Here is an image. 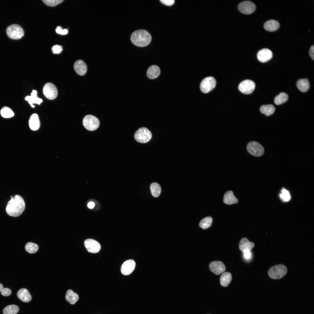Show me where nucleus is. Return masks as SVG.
Masks as SVG:
<instances>
[{"mask_svg":"<svg viewBox=\"0 0 314 314\" xmlns=\"http://www.w3.org/2000/svg\"><path fill=\"white\" fill-rule=\"evenodd\" d=\"M1 116L5 118H10L14 116V114L13 111L7 107H4L1 110Z\"/></svg>","mask_w":314,"mask_h":314,"instance_id":"2f4dec72","label":"nucleus"},{"mask_svg":"<svg viewBox=\"0 0 314 314\" xmlns=\"http://www.w3.org/2000/svg\"><path fill=\"white\" fill-rule=\"evenodd\" d=\"M244 256L245 258L247 260H249L251 258V253L250 250H246L243 252Z\"/></svg>","mask_w":314,"mask_h":314,"instance_id":"ea45409f","label":"nucleus"},{"mask_svg":"<svg viewBox=\"0 0 314 314\" xmlns=\"http://www.w3.org/2000/svg\"><path fill=\"white\" fill-rule=\"evenodd\" d=\"M135 266V261L129 259L125 261L122 264L121 268L122 274L125 275L131 274L134 270Z\"/></svg>","mask_w":314,"mask_h":314,"instance_id":"4468645a","label":"nucleus"},{"mask_svg":"<svg viewBox=\"0 0 314 314\" xmlns=\"http://www.w3.org/2000/svg\"><path fill=\"white\" fill-rule=\"evenodd\" d=\"M13 197V196H10V198H12Z\"/></svg>","mask_w":314,"mask_h":314,"instance_id":"c03bdc74","label":"nucleus"},{"mask_svg":"<svg viewBox=\"0 0 314 314\" xmlns=\"http://www.w3.org/2000/svg\"><path fill=\"white\" fill-rule=\"evenodd\" d=\"M309 55L311 58L314 60V46L313 45L310 48L309 51Z\"/></svg>","mask_w":314,"mask_h":314,"instance_id":"a19ab883","label":"nucleus"},{"mask_svg":"<svg viewBox=\"0 0 314 314\" xmlns=\"http://www.w3.org/2000/svg\"><path fill=\"white\" fill-rule=\"evenodd\" d=\"M212 222L213 219L211 217H207L201 220L199 224V226L203 229H206L211 226Z\"/></svg>","mask_w":314,"mask_h":314,"instance_id":"7c9ffc66","label":"nucleus"},{"mask_svg":"<svg viewBox=\"0 0 314 314\" xmlns=\"http://www.w3.org/2000/svg\"><path fill=\"white\" fill-rule=\"evenodd\" d=\"M280 24L276 20L271 19L266 21L264 24V27L267 31L270 32L277 30L279 28Z\"/></svg>","mask_w":314,"mask_h":314,"instance_id":"4be33fe9","label":"nucleus"},{"mask_svg":"<svg viewBox=\"0 0 314 314\" xmlns=\"http://www.w3.org/2000/svg\"><path fill=\"white\" fill-rule=\"evenodd\" d=\"M38 246L34 243L28 242L25 246V249L28 253H34L37 252L38 249Z\"/></svg>","mask_w":314,"mask_h":314,"instance_id":"473e14b6","label":"nucleus"},{"mask_svg":"<svg viewBox=\"0 0 314 314\" xmlns=\"http://www.w3.org/2000/svg\"><path fill=\"white\" fill-rule=\"evenodd\" d=\"M160 1L163 4L168 6L173 5L174 2V0H160Z\"/></svg>","mask_w":314,"mask_h":314,"instance_id":"58836bf2","label":"nucleus"},{"mask_svg":"<svg viewBox=\"0 0 314 314\" xmlns=\"http://www.w3.org/2000/svg\"><path fill=\"white\" fill-rule=\"evenodd\" d=\"M6 33L10 38L13 40L20 39L24 35L23 28L17 24H13L8 26L6 29Z\"/></svg>","mask_w":314,"mask_h":314,"instance_id":"7ed1b4c3","label":"nucleus"},{"mask_svg":"<svg viewBox=\"0 0 314 314\" xmlns=\"http://www.w3.org/2000/svg\"><path fill=\"white\" fill-rule=\"evenodd\" d=\"M65 299L69 303L74 304L78 301L79 297L78 295L72 290H68L66 294Z\"/></svg>","mask_w":314,"mask_h":314,"instance_id":"a878e982","label":"nucleus"},{"mask_svg":"<svg viewBox=\"0 0 314 314\" xmlns=\"http://www.w3.org/2000/svg\"><path fill=\"white\" fill-rule=\"evenodd\" d=\"M288 98L287 94L283 92H281L275 97L274 103L277 105H281L286 101Z\"/></svg>","mask_w":314,"mask_h":314,"instance_id":"cd10ccee","label":"nucleus"},{"mask_svg":"<svg viewBox=\"0 0 314 314\" xmlns=\"http://www.w3.org/2000/svg\"><path fill=\"white\" fill-rule=\"evenodd\" d=\"M74 67L76 72L80 76H83L87 71V66L85 62L81 60H76L74 63Z\"/></svg>","mask_w":314,"mask_h":314,"instance_id":"dca6fc26","label":"nucleus"},{"mask_svg":"<svg viewBox=\"0 0 314 314\" xmlns=\"http://www.w3.org/2000/svg\"><path fill=\"white\" fill-rule=\"evenodd\" d=\"M25 203L22 197L16 195L13 197L8 202L6 211L10 216L16 217L19 216L24 210Z\"/></svg>","mask_w":314,"mask_h":314,"instance_id":"f257e3e1","label":"nucleus"},{"mask_svg":"<svg viewBox=\"0 0 314 314\" xmlns=\"http://www.w3.org/2000/svg\"><path fill=\"white\" fill-rule=\"evenodd\" d=\"M19 307L15 305H8L3 309V314H16L19 311Z\"/></svg>","mask_w":314,"mask_h":314,"instance_id":"c756f323","label":"nucleus"},{"mask_svg":"<svg viewBox=\"0 0 314 314\" xmlns=\"http://www.w3.org/2000/svg\"><path fill=\"white\" fill-rule=\"evenodd\" d=\"M56 31L57 33L62 35H66L67 34L68 32L67 29H63L62 27L59 26L57 27L56 29Z\"/></svg>","mask_w":314,"mask_h":314,"instance_id":"e433bc0d","label":"nucleus"},{"mask_svg":"<svg viewBox=\"0 0 314 314\" xmlns=\"http://www.w3.org/2000/svg\"><path fill=\"white\" fill-rule=\"evenodd\" d=\"M30 129L33 131L39 129L40 126V122L38 115L36 113L32 114L30 116L28 121Z\"/></svg>","mask_w":314,"mask_h":314,"instance_id":"f3484780","label":"nucleus"},{"mask_svg":"<svg viewBox=\"0 0 314 314\" xmlns=\"http://www.w3.org/2000/svg\"><path fill=\"white\" fill-rule=\"evenodd\" d=\"M11 293V290L8 288H3L1 291V295L5 296H7L10 295Z\"/></svg>","mask_w":314,"mask_h":314,"instance_id":"4c0bfd02","label":"nucleus"},{"mask_svg":"<svg viewBox=\"0 0 314 314\" xmlns=\"http://www.w3.org/2000/svg\"><path fill=\"white\" fill-rule=\"evenodd\" d=\"M280 197L281 199L285 201H288L290 199V196L289 192L284 188L282 190L281 193L280 194Z\"/></svg>","mask_w":314,"mask_h":314,"instance_id":"72a5a7b5","label":"nucleus"},{"mask_svg":"<svg viewBox=\"0 0 314 314\" xmlns=\"http://www.w3.org/2000/svg\"><path fill=\"white\" fill-rule=\"evenodd\" d=\"M150 188L153 197H157L159 196L161 192V188L159 184L156 182H154L151 184Z\"/></svg>","mask_w":314,"mask_h":314,"instance_id":"c85d7f7f","label":"nucleus"},{"mask_svg":"<svg viewBox=\"0 0 314 314\" xmlns=\"http://www.w3.org/2000/svg\"><path fill=\"white\" fill-rule=\"evenodd\" d=\"M209 268L211 271L217 275L224 273L226 270L223 263L219 261H214L209 264Z\"/></svg>","mask_w":314,"mask_h":314,"instance_id":"ddd939ff","label":"nucleus"},{"mask_svg":"<svg viewBox=\"0 0 314 314\" xmlns=\"http://www.w3.org/2000/svg\"><path fill=\"white\" fill-rule=\"evenodd\" d=\"M273 53L270 49L264 48L258 52L257 57L258 60L262 63H265L270 60L272 57Z\"/></svg>","mask_w":314,"mask_h":314,"instance_id":"2eb2a0df","label":"nucleus"},{"mask_svg":"<svg viewBox=\"0 0 314 314\" xmlns=\"http://www.w3.org/2000/svg\"><path fill=\"white\" fill-rule=\"evenodd\" d=\"M232 277L231 274L228 272H224L220 277V283L223 287H226L228 286L232 280Z\"/></svg>","mask_w":314,"mask_h":314,"instance_id":"393cba45","label":"nucleus"},{"mask_svg":"<svg viewBox=\"0 0 314 314\" xmlns=\"http://www.w3.org/2000/svg\"><path fill=\"white\" fill-rule=\"evenodd\" d=\"M84 246L88 252L96 253L101 249L100 244L96 240L92 239H86L84 242Z\"/></svg>","mask_w":314,"mask_h":314,"instance_id":"f8f14e48","label":"nucleus"},{"mask_svg":"<svg viewBox=\"0 0 314 314\" xmlns=\"http://www.w3.org/2000/svg\"><path fill=\"white\" fill-rule=\"evenodd\" d=\"M247 149L249 154L256 156H261L264 152L263 147L259 143L256 141H251L248 143Z\"/></svg>","mask_w":314,"mask_h":314,"instance_id":"6e6552de","label":"nucleus"},{"mask_svg":"<svg viewBox=\"0 0 314 314\" xmlns=\"http://www.w3.org/2000/svg\"><path fill=\"white\" fill-rule=\"evenodd\" d=\"M51 50L53 53L58 54L61 53L63 50V48L61 46L55 45L52 47Z\"/></svg>","mask_w":314,"mask_h":314,"instance_id":"c9c22d12","label":"nucleus"},{"mask_svg":"<svg viewBox=\"0 0 314 314\" xmlns=\"http://www.w3.org/2000/svg\"><path fill=\"white\" fill-rule=\"evenodd\" d=\"M297 86L300 91L303 92H305L308 90L309 88V81L307 79H300L297 81Z\"/></svg>","mask_w":314,"mask_h":314,"instance_id":"b1692460","label":"nucleus"},{"mask_svg":"<svg viewBox=\"0 0 314 314\" xmlns=\"http://www.w3.org/2000/svg\"><path fill=\"white\" fill-rule=\"evenodd\" d=\"M82 123L85 129L91 131L97 129L100 125L99 119L95 116L90 115H86L83 119Z\"/></svg>","mask_w":314,"mask_h":314,"instance_id":"423d86ee","label":"nucleus"},{"mask_svg":"<svg viewBox=\"0 0 314 314\" xmlns=\"http://www.w3.org/2000/svg\"><path fill=\"white\" fill-rule=\"evenodd\" d=\"M260 111L262 114L266 116H269L274 113L275 111V108L274 106L272 104L263 105L261 107Z\"/></svg>","mask_w":314,"mask_h":314,"instance_id":"bb28decb","label":"nucleus"},{"mask_svg":"<svg viewBox=\"0 0 314 314\" xmlns=\"http://www.w3.org/2000/svg\"><path fill=\"white\" fill-rule=\"evenodd\" d=\"M43 92L45 97L49 100L56 98L58 94L56 87L51 83H48L45 84L43 89Z\"/></svg>","mask_w":314,"mask_h":314,"instance_id":"1a4fd4ad","label":"nucleus"},{"mask_svg":"<svg viewBox=\"0 0 314 314\" xmlns=\"http://www.w3.org/2000/svg\"><path fill=\"white\" fill-rule=\"evenodd\" d=\"M216 84V81L213 77L210 76L206 77L201 83L200 90L204 93H208L215 88Z\"/></svg>","mask_w":314,"mask_h":314,"instance_id":"0eeeda50","label":"nucleus"},{"mask_svg":"<svg viewBox=\"0 0 314 314\" xmlns=\"http://www.w3.org/2000/svg\"><path fill=\"white\" fill-rule=\"evenodd\" d=\"M254 246V243L250 242L246 238H242L239 242V248L240 250L243 252L246 250H251Z\"/></svg>","mask_w":314,"mask_h":314,"instance_id":"aec40b11","label":"nucleus"},{"mask_svg":"<svg viewBox=\"0 0 314 314\" xmlns=\"http://www.w3.org/2000/svg\"><path fill=\"white\" fill-rule=\"evenodd\" d=\"M238 200L233 195V191L229 190L224 194L223 202L226 204L231 205L238 202Z\"/></svg>","mask_w":314,"mask_h":314,"instance_id":"412c9836","label":"nucleus"},{"mask_svg":"<svg viewBox=\"0 0 314 314\" xmlns=\"http://www.w3.org/2000/svg\"><path fill=\"white\" fill-rule=\"evenodd\" d=\"M287 272V269L285 266L278 265L271 267L268 271V274L270 278L273 279H278L285 276Z\"/></svg>","mask_w":314,"mask_h":314,"instance_id":"20e7f679","label":"nucleus"},{"mask_svg":"<svg viewBox=\"0 0 314 314\" xmlns=\"http://www.w3.org/2000/svg\"><path fill=\"white\" fill-rule=\"evenodd\" d=\"M239 11L242 13L250 14L255 10L256 6L252 2L250 1H245L240 3L238 6Z\"/></svg>","mask_w":314,"mask_h":314,"instance_id":"9b49d317","label":"nucleus"},{"mask_svg":"<svg viewBox=\"0 0 314 314\" xmlns=\"http://www.w3.org/2000/svg\"><path fill=\"white\" fill-rule=\"evenodd\" d=\"M37 91L35 90H33L31 93V96H28L25 98V100L28 102V103L33 108L35 107V106L33 105V104H37L40 105L42 102V99L37 97Z\"/></svg>","mask_w":314,"mask_h":314,"instance_id":"6ab92c4d","label":"nucleus"},{"mask_svg":"<svg viewBox=\"0 0 314 314\" xmlns=\"http://www.w3.org/2000/svg\"><path fill=\"white\" fill-rule=\"evenodd\" d=\"M42 1L47 5L51 7L55 6L63 1V0H43Z\"/></svg>","mask_w":314,"mask_h":314,"instance_id":"f704fd0d","label":"nucleus"},{"mask_svg":"<svg viewBox=\"0 0 314 314\" xmlns=\"http://www.w3.org/2000/svg\"><path fill=\"white\" fill-rule=\"evenodd\" d=\"M3 288V286L2 284L0 283V292L1 291Z\"/></svg>","mask_w":314,"mask_h":314,"instance_id":"37998d69","label":"nucleus"},{"mask_svg":"<svg viewBox=\"0 0 314 314\" xmlns=\"http://www.w3.org/2000/svg\"><path fill=\"white\" fill-rule=\"evenodd\" d=\"M255 87V83L253 81L245 80L239 84L238 88L239 91L245 94H249L254 90Z\"/></svg>","mask_w":314,"mask_h":314,"instance_id":"9d476101","label":"nucleus"},{"mask_svg":"<svg viewBox=\"0 0 314 314\" xmlns=\"http://www.w3.org/2000/svg\"><path fill=\"white\" fill-rule=\"evenodd\" d=\"M94 205L95 204L92 201L90 202L88 204V207L89 208L91 209L93 208L94 207Z\"/></svg>","mask_w":314,"mask_h":314,"instance_id":"79ce46f5","label":"nucleus"},{"mask_svg":"<svg viewBox=\"0 0 314 314\" xmlns=\"http://www.w3.org/2000/svg\"><path fill=\"white\" fill-rule=\"evenodd\" d=\"M130 39L132 43L139 47L147 46L150 43L151 36L146 30L143 29L137 30L131 34Z\"/></svg>","mask_w":314,"mask_h":314,"instance_id":"f03ea898","label":"nucleus"},{"mask_svg":"<svg viewBox=\"0 0 314 314\" xmlns=\"http://www.w3.org/2000/svg\"><path fill=\"white\" fill-rule=\"evenodd\" d=\"M18 298L24 302H28L31 299V296L28 290L24 288L19 289L17 292Z\"/></svg>","mask_w":314,"mask_h":314,"instance_id":"a211bd4d","label":"nucleus"},{"mask_svg":"<svg viewBox=\"0 0 314 314\" xmlns=\"http://www.w3.org/2000/svg\"><path fill=\"white\" fill-rule=\"evenodd\" d=\"M160 73V70L158 66L156 65H152L148 69L147 71V75L148 77L151 79H154L157 78Z\"/></svg>","mask_w":314,"mask_h":314,"instance_id":"5701e85b","label":"nucleus"},{"mask_svg":"<svg viewBox=\"0 0 314 314\" xmlns=\"http://www.w3.org/2000/svg\"><path fill=\"white\" fill-rule=\"evenodd\" d=\"M152 136L151 132L147 128L142 127L139 128L135 132L134 138L138 142L146 143L149 142Z\"/></svg>","mask_w":314,"mask_h":314,"instance_id":"39448f33","label":"nucleus"}]
</instances>
